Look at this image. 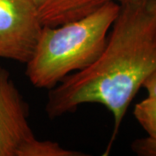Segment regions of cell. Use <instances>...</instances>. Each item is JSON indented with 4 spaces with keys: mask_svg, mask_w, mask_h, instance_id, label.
I'll return each instance as SVG.
<instances>
[{
    "mask_svg": "<svg viewBox=\"0 0 156 156\" xmlns=\"http://www.w3.org/2000/svg\"><path fill=\"white\" fill-rule=\"evenodd\" d=\"M155 70L156 17L145 0L121 5L100 56L50 89L46 112L50 118H56L86 103L107 108L114 118L108 154L128 107Z\"/></svg>",
    "mask_w": 156,
    "mask_h": 156,
    "instance_id": "obj_1",
    "label": "cell"
},
{
    "mask_svg": "<svg viewBox=\"0 0 156 156\" xmlns=\"http://www.w3.org/2000/svg\"><path fill=\"white\" fill-rule=\"evenodd\" d=\"M121 10L110 1L86 17L58 26H43L26 76L36 88L51 89L68 76L89 66L104 49Z\"/></svg>",
    "mask_w": 156,
    "mask_h": 156,
    "instance_id": "obj_2",
    "label": "cell"
},
{
    "mask_svg": "<svg viewBox=\"0 0 156 156\" xmlns=\"http://www.w3.org/2000/svg\"><path fill=\"white\" fill-rule=\"evenodd\" d=\"M42 29L30 0H0V58L26 64Z\"/></svg>",
    "mask_w": 156,
    "mask_h": 156,
    "instance_id": "obj_3",
    "label": "cell"
},
{
    "mask_svg": "<svg viewBox=\"0 0 156 156\" xmlns=\"http://www.w3.org/2000/svg\"><path fill=\"white\" fill-rule=\"evenodd\" d=\"M29 109L9 72L0 66V156H22L35 138Z\"/></svg>",
    "mask_w": 156,
    "mask_h": 156,
    "instance_id": "obj_4",
    "label": "cell"
},
{
    "mask_svg": "<svg viewBox=\"0 0 156 156\" xmlns=\"http://www.w3.org/2000/svg\"><path fill=\"white\" fill-rule=\"evenodd\" d=\"M43 26H58L86 17L115 0H30Z\"/></svg>",
    "mask_w": 156,
    "mask_h": 156,
    "instance_id": "obj_5",
    "label": "cell"
},
{
    "mask_svg": "<svg viewBox=\"0 0 156 156\" xmlns=\"http://www.w3.org/2000/svg\"><path fill=\"white\" fill-rule=\"evenodd\" d=\"M134 115L146 131L149 140L156 142V96H148L138 102L134 109Z\"/></svg>",
    "mask_w": 156,
    "mask_h": 156,
    "instance_id": "obj_6",
    "label": "cell"
},
{
    "mask_svg": "<svg viewBox=\"0 0 156 156\" xmlns=\"http://www.w3.org/2000/svg\"><path fill=\"white\" fill-rule=\"evenodd\" d=\"M78 151L69 150L62 147L57 142L51 140H40L36 137L30 140L24 148L22 156H84Z\"/></svg>",
    "mask_w": 156,
    "mask_h": 156,
    "instance_id": "obj_7",
    "label": "cell"
},
{
    "mask_svg": "<svg viewBox=\"0 0 156 156\" xmlns=\"http://www.w3.org/2000/svg\"><path fill=\"white\" fill-rule=\"evenodd\" d=\"M131 147L133 151L138 155L156 156V142L149 140L146 137L135 140Z\"/></svg>",
    "mask_w": 156,
    "mask_h": 156,
    "instance_id": "obj_8",
    "label": "cell"
},
{
    "mask_svg": "<svg viewBox=\"0 0 156 156\" xmlns=\"http://www.w3.org/2000/svg\"><path fill=\"white\" fill-rule=\"evenodd\" d=\"M148 96H156V70L147 77L143 84Z\"/></svg>",
    "mask_w": 156,
    "mask_h": 156,
    "instance_id": "obj_9",
    "label": "cell"
},
{
    "mask_svg": "<svg viewBox=\"0 0 156 156\" xmlns=\"http://www.w3.org/2000/svg\"><path fill=\"white\" fill-rule=\"evenodd\" d=\"M145 4L151 14L156 17V0H145Z\"/></svg>",
    "mask_w": 156,
    "mask_h": 156,
    "instance_id": "obj_10",
    "label": "cell"
},
{
    "mask_svg": "<svg viewBox=\"0 0 156 156\" xmlns=\"http://www.w3.org/2000/svg\"><path fill=\"white\" fill-rule=\"evenodd\" d=\"M117 3H119L120 5H126V4H129V3H133L137 0H115Z\"/></svg>",
    "mask_w": 156,
    "mask_h": 156,
    "instance_id": "obj_11",
    "label": "cell"
}]
</instances>
